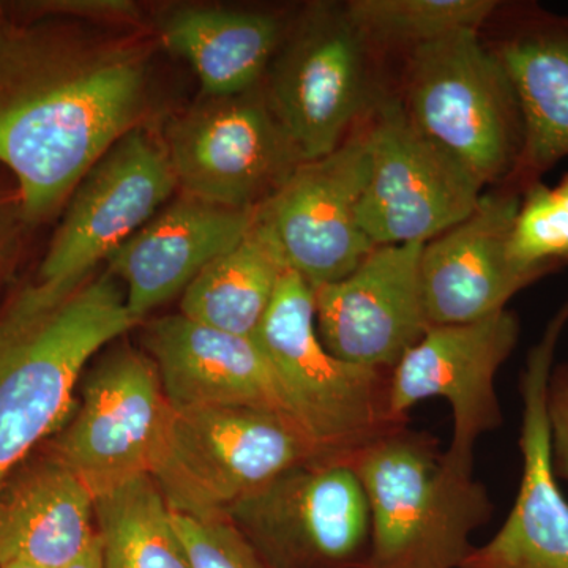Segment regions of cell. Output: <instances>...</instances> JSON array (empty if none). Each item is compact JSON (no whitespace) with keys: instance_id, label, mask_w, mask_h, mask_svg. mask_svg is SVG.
I'll list each match as a JSON object with an SVG mask.
<instances>
[{"instance_id":"14","label":"cell","mask_w":568,"mask_h":568,"mask_svg":"<svg viewBox=\"0 0 568 568\" xmlns=\"http://www.w3.org/2000/svg\"><path fill=\"white\" fill-rule=\"evenodd\" d=\"M521 324L510 310L467 324L429 325L392 369L390 403L398 417L429 398L446 399L454 432L443 462L474 474L477 440L503 425L496 377L519 342Z\"/></svg>"},{"instance_id":"29","label":"cell","mask_w":568,"mask_h":568,"mask_svg":"<svg viewBox=\"0 0 568 568\" xmlns=\"http://www.w3.org/2000/svg\"><path fill=\"white\" fill-rule=\"evenodd\" d=\"M547 418L552 470L566 484L568 497V358L552 365L549 373Z\"/></svg>"},{"instance_id":"31","label":"cell","mask_w":568,"mask_h":568,"mask_svg":"<svg viewBox=\"0 0 568 568\" xmlns=\"http://www.w3.org/2000/svg\"><path fill=\"white\" fill-rule=\"evenodd\" d=\"M65 568H104L102 541H100L99 532H97V537L93 538L92 544L85 548L80 558L74 559Z\"/></svg>"},{"instance_id":"19","label":"cell","mask_w":568,"mask_h":568,"mask_svg":"<svg viewBox=\"0 0 568 568\" xmlns=\"http://www.w3.org/2000/svg\"><path fill=\"white\" fill-rule=\"evenodd\" d=\"M256 212L233 211L178 193L106 260L138 324L183 294L220 254L252 230Z\"/></svg>"},{"instance_id":"13","label":"cell","mask_w":568,"mask_h":568,"mask_svg":"<svg viewBox=\"0 0 568 568\" xmlns=\"http://www.w3.org/2000/svg\"><path fill=\"white\" fill-rule=\"evenodd\" d=\"M368 178V140L362 129L328 155L302 163L257 209L256 226L284 265L310 286L345 278L376 248L357 216Z\"/></svg>"},{"instance_id":"22","label":"cell","mask_w":568,"mask_h":568,"mask_svg":"<svg viewBox=\"0 0 568 568\" xmlns=\"http://www.w3.org/2000/svg\"><path fill=\"white\" fill-rule=\"evenodd\" d=\"M495 50L521 110L525 141L508 182L523 194L568 156V21L534 18Z\"/></svg>"},{"instance_id":"28","label":"cell","mask_w":568,"mask_h":568,"mask_svg":"<svg viewBox=\"0 0 568 568\" xmlns=\"http://www.w3.org/2000/svg\"><path fill=\"white\" fill-rule=\"evenodd\" d=\"M7 6L26 17L67 18L126 31L144 29V13L140 3L132 0H26L7 2Z\"/></svg>"},{"instance_id":"5","label":"cell","mask_w":568,"mask_h":568,"mask_svg":"<svg viewBox=\"0 0 568 568\" xmlns=\"http://www.w3.org/2000/svg\"><path fill=\"white\" fill-rule=\"evenodd\" d=\"M306 463L320 457L290 418L253 407L170 405L149 476L174 514L224 518L239 500Z\"/></svg>"},{"instance_id":"3","label":"cell","mask_w":568,"mask_h":568,"mask_svg":"<svg viewBox=\"0 0 568 568\" xmlns=\"http://www.w3.org/2000/svg\"><path fill=\"white\" fill-rule=\"evenodd\" d=\"M361 480L369 518L361 568H459L495 504L474 474L443 462L439 443L409 426L366 447L347 465Z\"/></svg>"},{"instance_id":"24","label":"cell","mask_w":568,"mask_h":568,"mask_svg":"<svg viewBox=\"0 0 568 568\" xmlns=\"http://www.w3.org/2000/svg\"><path fill=\"white\" fill-rule=\"evenodd\" d=\"M104 568H193L173 511L151 476L95 499Z\"/></svg>"},{"instance_id":"21","label":"cell","mask_w":568,"mask_h":568,"mask_svg":"<svg viewBox=\"0 0 568 568\" xmlns=\"http://www.w3.org/2000/svg\"><path fill=\"white\" fill-rule=\"evenodd\" d=\"M287 28L267 11L185 3L156 20L155 40L192 67L201 95L226 97L263 84Z\"/></svg>"},{"instance_id":"6","label":"cell","mask_w":568,"mask_h":568,"mask_svg":"<svg viewBox=\"0 0 568 568\" xmlns=\"http://www.w3.org/2000/svg\"><path fill=\"white\" fill-rule=\"evenodd\" d=\"M410 122L487 183L510 181L525 130L514 82L478 31H459L410 50Z\"/></svg>"},{"instance_id":"7","label":"cell","mask_w":568,"mask_h":568,"mask_svg":"<svg viewBox=\"0 0 568 568\" xmlns=\"http://www.w3.org/2000/svg\"><path fill=\"white\" fill-rule=\"evenodd\" d=\"M178 193L256 212L305 162L263 91L201 95L159 123Z\"/></svg>"},{"instance_id":"23","label":"cell","mask_w":568,"mask_h":568,"mask_svg":"<svg viewBox=\"0 0 568 568\" xmlns=\"http://www.w3.org/2000/svg\"><path fill=\"white\" fill-rule=\"evenodd\" d=\"M286 271L275 246L253 223L237 245L213 260L183 291L181 315L226 334L254 338Z\"/></svg>"},{"instance_id":"2","label":"cell","mask_w":568,"mask_h":568,"mask_svg":"<svg viewBox=\"0 0 568 568\" xmlns=\"http://www.w3.org/2000/svg\"><path fill=\"white\" fill-rule=\"evenodd\" d=\"M136 325L108 272L11 295L0 308V485L61 428L89 362Z\"/></svg>"},{"instance_id":"32","label":"cell","mask_w":568,"mask_h":568,"mask_svg":"<svg viewBox=\"0 0 568 568\" xmlns=\"http://www.w3.org/2000/svg\"><path fill=\"white\" fill-rule=\"evenodd\" d=\"M0 568H40V567L28 566V564H7V566H2Z\"/></svg>"},{"instance_id":"20","label":"cell","mask_w":568,"mask_h":568,"mask_svg":"<svg viewBox=\"0 0 568 568\" xmlns=\"http://www.w3.org/2000/svg\"><path fill=\"white\" fill-rule=\"evenodd\" d=\"M95 537V497L54 455L0 485V567L65 568Z\"/></svg>"},{"instance_id":"4","label":"cell","mask_w":568,"mask_h":568,"mask_svg":"<svg viewBox=\"0 0 568 568\" xmlns=\"http://www.w3.org/2000/svg\"><path fill=\"white\" fill-rule=\"evenodd\" d=\"M274 365L320 463L349 465L366 447L409 426L390 403L392 369L351 364L317 335L313 287L284 272L254 336Z\"/></svg>"},{"instance_id":"8","label":"cell","mask_w":568,"mask_h":568,"mask_svg":"<svg viewBox=\"0 0 568 568\" xmlns=\"http://www.w3.org/2000/svg\"><path fill=\"white\" fill-rule=\"evenodd\" d=\"M366 44L334 3H313L287 28L263 91L305 162L339 148L375 104Z\"/></svg>"},{"instance_id":"30","label":"cell","mask_w":568,"mask_h":568,"mask_svg":"<svg viewBox=\"0 0 568 568\" xmlns=\"http://www.w3.org/2000/svg\"><path fill=\"white\" fill-rule=\"evenodd\" d=\"M29 230L17 189L0 183V286L13 272Z\"/></svg>"},{"instance_id":"16","label":"cell","mask_w":568,"mask_h":568,"mask_svg":"<svg viewBox=\"0 0 568 568\" xmlns=\"http://www.w3.org/2000/svg\"><path fill=\"white\" fill-rule=\"evenodd\" d=\"M425 244L376 246L334 283L313 287L317 335L351 364L394 369L428 331L420 283Z\"/></svg>"},{"instance_id":"26","label":"cell","mask_w":568,"mask_h":568,"mask_svg":"<svg viewBox=\"0 0 568 568\" xmlns=\"http://www.w3.org/2000/svg\"><path fill=\"white\" fill-rule=\"evenodd\" d=\"M510 254L545 275L568 264V174L556 185L537 182L523 192Z\"/></svg>"},{"instance_id":"18","label":"cell","mask_w":568,"mask_h":568,"mask_svg":"<svg viewBox=\"0 0 568 568\" xmlns=\"http://www.w3.org/2000/svg\"><path fill=\"white\" fill-rule=\"evenodd\" d=\"M142 345L155 362L171 406L253 407L290 418L304 432L256 339L216 331L178 313L145 325Z\"/></svg>"},{"instance_id":"10","label":"cell","mask_w":568,"mask_h":568,"mask_svg":"<svg viewBox=\"0 0 568 568\" xmlns=\"http://www.w3.org/2000/svg\"><path fill=\"white\" fill-rule=\"evenodd\" d=\"M271 568H361L372 518L347 465L306 463L239 500L226 517Z\"/></svg>"},{"instance_id":"9","label":"cell","mask_w":568,"mask_h":568,"mask_svg":"<svg viewBox=\"0 0 568 568\" xmlns=\"http://www.w3.org/2000/svg\"><path fill=\"white\" fill-rule=\"evenodd\" d=\"M369 178L358 224L375 246L426 244L473 213L484 182L425 136L399 100H383L366 123Z\"/></svg>"},{"instance_id":"11","label":"cell","mask_w":568,"mask_h":568,"mask_svg":"<svg viewBox=\"0 0 568 568\" xmlns=\"http://www.w3.org/2000/svg\"><path fill=\"white\" fill-rule=\"evenodd\" d=\"M178 185L159 125L140 126L104 152L73 190L37 282L74 284L151 222Z\"/></svg>"},{"instance_id":"25","label":"cell","mask_w":568,"mask_h":568,"mask_svg":"<svg viewBox=\"0 0 568 568\" xmlns=\"http://www.w3.org/2000/svg\"><path fill=\"white\" fill-rule=\"evenodd\" d=\"M345 11L369 43L410 50L459 31H478L499 10L495 0H351Z\"/></svg>"},{"instance_id":"1","label":"cell","mask_w":568,"mask_h":568,"mask_svg":"<svg viewBox=\"0 0 568 568\" xmlns=\"http://www.w3.org/2000/svg\"><path fill=\"white\" fill-rule=\"evenodd\" d=\"M155 41L0 2V166L29 226L58 215L122 136L162 121Z\"/></svg>"},{"instance_id":"27","label":"cell","mask_w":568,"mask_h":568,"mask_svg":"<svg viewBox=\"0 0 568 568\" xmlns=\"http://www.w3.org/2000/svg\"><path fill=\"white\" fill-rule=\"evenodd\" d=\"M173 517L193 568H271L230 519Z\"/></svg>"},{"instance_id":"15","label":"cell","mask_w":568,"mask_h":568,"mask_svg":"<svg viewBox=\"0 0 568 568\" xmlns=\"http://www.w3.org/2000/svg\"><path fill=\"white\" fill-rule=\"evenodd\" d=\"M567 325L568 297L519 375L523 474L514 508L496 536L474 547L459 568H568V497L552 470L547 418L548 377Z\"/></svg>"},{"instance_id":"12","label":"cell","mask_w":568,"mask_h":568,"mask_svg":"<svg viewBox=\"0 0 568 568\" xmlns=\"http://www.w3.org/2000/svg\"><path fill=\"white\" fill-rule=\"evenodd\" d=\"M170 403L151 355L122 342L110 347L82 384L80 409L51 454L99 499L149 476Z\"/></svg>"},{"instance_id":"17","label":"cell","mask_w":568,"mask_h":568,"mask_svg":"<svg viewBox=\"0 0 568 568\" xmlns=\"http://www.w3.org/2000/svg\"><path fill=\"white\" fill-rule=\"evenodd\" d=\"M519 204L521 193L510 186L484 193L469 216L426 242L420 283L429 325L467 324L495 315L547 276L511 257Z\"/></svg>"}]
</instances>
